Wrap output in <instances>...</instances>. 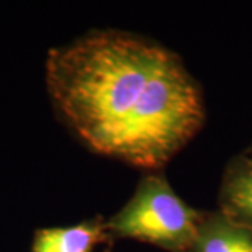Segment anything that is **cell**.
<instances>
[{
    "instance_id": "6da1fadb",
    "label": "cell",
    "mask_w": 252,
    "mask_h": 252,
    "mask_svg": "<svg viewBox=\"0 0 252 252\" xmlns=\"http://www.w3.org/2000/svg\"><path fill=\"white\" fill-rule=\"evenodd\" d=\"M55 111L95 153L157 170L202 129L198 81L177 54L143 36L91 31L49 51Z\"/></svg>"
},
{
    "instance_id": "7a4b0ae2",
    "label": "cell",
    "mask_w": 252,
    "mask_h": 252,
    "mask_svg": "<svg viewBox=\"0 0 252 252\" xmlns=\"http://www.w3.org/2000/svg\"><path fill=\"white\" fill-rule=\"evenodd\" d=\"M203 217L175 193L161 174L146 175L133 196L105 221L109 235L135 238L168 252H192Z\"/></svg>"
},
{
    "instance_id": "3957f363",
    "label": "cell",
    "mask_w": 252,
    "mask_h": 252,
    "mask_svg": "<svg viewBox=\"0 0 252 252\" xmlns=\"http://www.w3.org/2000/svg\"><path fill=\"white\" fill-rule=\"evenodd\" d=\"M220 212L252 230V154H240L228 162L219 193Z\"/></svg>"
},
{
    "instance_id": "277c9868",
    "label": "cell",
    "mask_w": 252,
    "mask_h": 252,
    "mask_svg": "<svg viewBox=\"0 0 252 252\" xmlns=\"http://www.w3.org/2000/svg\"><path fill=\"white\" fill-rule=\"evenodd\" d=\"M109 237L105 221L97 217L74 225L36 230L31 252H93Z\"/></svg>"
},
{
    "instance_id": "5b68a950",
    "label": "cell",
    "mask_w": 252,
    "mask_h": 252,
    "mask_svg": "<svg viewBox=\"0 0 252 252\" xmlns=\"http://www.w3.org/2000/svg\"><path fill=\"white\" fill-rule=\"evenodd\" d=\"M192 252H252V230L220 210L203 213Z\"/></svg>"
},
{
    "instance_id": "8992f818",
    "label": "cell",
    "mask_w": 252,
    "mask_h": 252,
    "mask_svg": "<svg viewBox=\"0 0 252 252\" xmlns=\"http://www.w3.org/2000/svg\"><path fill=\"white\" fill-rule=\"evenodd\" d=\"M107 252H111V251H107Z\"/></svg>"
},
{
    "instance_id": "52a82bcc",
    "label": "cell",
    "mask_w": 252,
    "mask_h": 252,
    "mask_svg": "<svg viewBox=\"0 0 252 252\" xmlns=\"http://www.w3.org/2000/svg\"><path fill=\"white\" fill-rule=\"evenodd\" d=\"M251 154H252V152H251Z\"/></svg>"
}]
</instances>
